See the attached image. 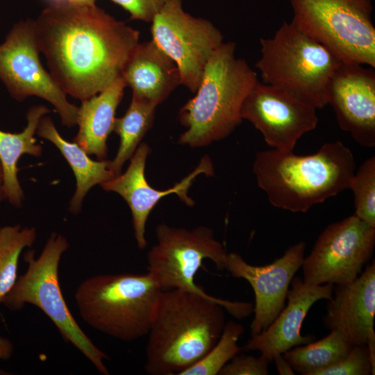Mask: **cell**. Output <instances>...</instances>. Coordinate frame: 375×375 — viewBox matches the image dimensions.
<instances>
[{
  "mask_svg": "<svg viewBox=\"0 0 375 375\" xmlns=\"http://www.w3.org/2000/svg\"><path fill=\"white\" fill-rule=\"evenodd\" d=\"M40 51L67 95L81 101L121 76L140 32L88 4L48 5L33 19Z\"/></svg>",
  "mask_w": 375,
  "mask_h": 375,
  "instance_id": "cell-1",
  "label": "cell"
},
{
  "mask_svg": "<svg viewBox=\"0 0 375 375\" xmlns=\"http://www.w3.org/2000/svg\"><path fill=\"white\" fill-rule=\"evenodd\" d=\"M225 310L241 319L253 312V304L180 290L162 291L147 333L146 372L178 375L199 361L219 338Z\"/></svg>",
  "mask_w": 375,
  "mask_h": 375,
  "instance_id": "cell-2",
  "label": "cell"
},
{
  "mask_svg": "<svg viewBox=\"0 0 375 375\" xmlns=\"http://www.w3.org/2000/svg\"><path fill=\"white\" fill-rule=\"evenodd\" d=\"M355 171L354 156L341 141L325 143L306 156L273 149L259 151L253 164L269 203L292 212H306L349 189Z\"/></svg>",
  "mask_w": 375,
  "mask_h": 375,
  "instance_id": "cell-3",
  "label": "cell"
},
{
  "mask_svg": "<svg viewBox=\"0 0 375 375\" xmlns=\"http://www.w3.org/2000/svg\"><path fill=\"white\" fill-rule=\"evenodd\" d=\"M235 44L223 42L205 67L194 97L181 108L180 122L187 129L178 143L202 147L231 134L242 121L241 108L258 80L243 58L235 56Z\"/></svg>",
  "mask_w": 375,
  "mask_h": 375,
  "instance_id": "cell-4",
  "label": "cell"
},
{
  "mask_svg": "<svg viewBox=\"0 0 375 375\" xmlns=\"http://www.w3.org/2000/svg\"><path fill=\"white\" fill-rule=\"evenodd\" d=\"M162 292L148 272L100 274L82 281L74 299L89 326L129 342L147 335Z\"/></svg>",
  "mask_w": 375,
  "mask_h": 375,
  "instance_id": "cell-5",
  "label": "cell"
},
{
  "mask_svg": "<svg viewBox=\"0 0 375 375\" xmlns=\"http://www.w3.org/2000/svg\"><path fill=\"white\" fill-rule=\"evenodd\" d=\"M256 64L262 83L281 88L317 109L328 104L333 78L341 62L329 49L284 22L270 38H260Z\"/></svg>",
  "mask_w": 375,
  "mask_h": 375,
  "instance_id": "cell-6",
  "label": "cell"
},
{
  "mask_svg": "<svg viewBox=\"0 0 375 375\" xmlns=\"http://www.w3.org/2000/svg\"><path fill=\"white\" fill-rule=\"evenodd\" d=\"M68 248L67 239L53 232L38 257L33 250L26 251L23 258L28 264L27 269L17 277L2 304L12 311H19L28 303L38 307L51 320L64 340L81 351L99 372L109 375L105 365L109 356L78 324L61 291L59 264Z\"/></svg>",
  "mask_w": 375,
  "mask_h": 375,
  "instance_id": "cell-7",
  "label": "cell"
},
{
  "mask_svg": "<svg viewBox=\"0 0 375 375\" xmlns=\"http://www.w3.org/2000/svg\"><path fill=\"white\" fill-rule=\"evenodd\" d=\"M292 22L341 62L375 67L372 0H290Z\"/></svg>",
  "mask_w": 375,
  "mask_h": 375,
  "instance_id": "cell-8",
  "label": "cell"
},
{
  "mask_svg": "<svg viewBox=\"0 0 375 375\" xmlns=\"http://www.w3.org/2000/svg\"><path fill=\"white\" fill-rule=\"evenodd\" d=\"M157 243L147 253V272L162 291L180 290L208 295L194 278L206 259L218 270L226 269L227 253L215 240L212 229L198 226L192 229L165 224L156 227Z\"/></svg>",
  "mask_w": 375,
  "mask_h": 375,
  "instance_id": "cell-9",
  "label": "cell"
},
{
  "mask_svg": "<svg viewBox=\"0 0 375 375\" xmlns=\"http://www.w3.org/2000/svg\"><path fill=\"white\" fill-rule=\"evenodd\" d=\"M33 19L16 23L0 44V80L12 98L22 101L35 96L50 103L67 127L77 124L78 107L43 67Z\"/></svg>",
  "mask_w": 375,
  "mask_h": 375,
  "instance_id": "cell-10",
  "label": "cell"
},
{
  "mask_svg": "<svg viewBox=\"0 0 375 375\" xmlns=\"http://www.w3.org/2000/svg\"><path fill=\"white\" fill-rule=\"evenodd\" d=\"M151 40L178 67L181 85L196 92L210 56L224 42L209 20L185 12L181 0H170L151 21Z\"/></svg>",
  "mask_w": 375,
  "mask_h": 375,
  "instance_id": "cell-11",
  "label": "cell"
},
{
  "mask_svg": "<svg viewBox=\"0 0 375 375\" xmlns=\"http://www.w3.org/2000/svg\"><path fill=\"white\" fill-rule=\"evenodd\" d=\"M375 227L355 214L326 226L318 236L301 267L303 281L311 285H347L353 282L370 260Z\"/></svg>",
  "mask_w": 375,
  "mask_h": 375,
  "instance_id": "cell-12",
  "label": "cell"
},
{
  "mask_svg": "<svg viewBox=\"0 0 375 375\" xmlns=\"http://www.w3.org/2000/svg\"><path fill=\"white\" fill-rule=\"evenodd\" d=\"M317 110L290 92L258 80L245 97L240 114L272 149L290 152L305 133L316 128Z\"/></svg>",
  "mask_w": 375,
  "mask_h": 375,
  "instance_id": "cell-13",
  "label": "cell"
},
{
  "mask_svg": "<svg viewBox=\"0 0 375 375\" xmlns=\"http://www.w3.org/2000/svg\"><path fill=\"white\" fill-rule=\"evenodd\" d=\"M305 249V242H299L272 263L261 266L247 263L238 253L227 254L226 269L234 278L246 280L254 292L251 337L267 329L285 306L289 286L301 267Z\"/></svg>",
  "mask_w": 375,
  "mask_h": 375,
  "instance_id": "cell-14",
  "label": "cell"
},
{
  "mask_svg": "<svg viewBox=\"0 0 375 375\" xmlns=\"http://www.w3.org/2000/svg\"><path fill=\"white\" fill-rule=\"evenodd\" d=\"M150 152L151 149L147 143H140L130 158L126 170L101 184L104 190L117 193L128 205L134 235L140 249H144L147 245L146 224L158 203L163 197L175 194L188 206H194V201L188 194L194 180L201 174L207 176L214 174L212 161L205 156L197 167L181 181L167 190H157L148 183L145 176L146 161Z\"/></svg>",
  "mask_w": 375,
  "mask_h": 375,
  "instance_id": "cell-15",
  "label": "cell"
},
{
  "mask_svg": "<svg viewBox=\"0 0 375 375\" xmlns=\"http://www.w3.org/2000/svg\"><path fill=\"white\" fill-rule=\"evenodd\" d=\"M330 104L339 126L365 147L375 146V72L342 62L331 81Z\"/></svg>",
  "mask_w": 375,
  "mask_h": 375,
  "instance_id": "cell-16",
  "label": "cell"
},
{
  "mask_svg": "<svg viewBox=\"0 0 375 375\" xmlns=\"http://www.w3.org/2000/svg\"><path fill=\"white\" fill-rule=\"evenodd\" d=\"M290 285L287 293V305L267 329L251 337L242 347L245 351L260 352L269 363L275 356L296 346L315 341L313 335H301L302 324L315 303L329 300L333 294V284L311 285L295 276Z\"/></svg>",
  "mask_w": 375,
  "mask_h": 375,
  "instance_id": "cell-17",
  "label": "cell"
},
{
  "mask_svg": "<svg viewBox=\"0 0 375 375\" xmlns=\"http://www.w3.org/2000/svg\"><path fill=\"white\" fill-rule=\"evenodd\" d=\"M375 262L352 283L336 285L328 300L323 324L338 331L353 344L375 346Z\"/></svg>",
  "mask_w": 375,
  "mask_h": 375,
  "instance_id": "cell-18",
  "label": "cell"
},
{
  "mask_svg": "<svg viewBox=\"0 0 375 375\" xmlns=\"http://www.w3.org/2000/svg\"><path fill=\"white\" fill-rule=\"evenodd\" d=\"M121 76L132 97L156 106L181 85L177 66L152 40L138 43Z\"/></svg>",
  "mask_w": 375,
  "mask_h": 375,
  "instance_id": "cell-19",
  "label": "cell"
},
{
  "mask_svg": "<svg viewBox=\"0 0 375 375\" xmlns=\"http://www.w3.org/2000/svg\"><path fill=\"white\" fill-rule=\"evenodd\" d=\"M126 87L120 76L98 94L82 100L78 107V130L73 142L99 160L107 156V139L113 131L116 110Z\"/></svg>",
  "mask_w": 375,
  "mask_h": 375,
  "instance_id": "cell-20",
  "label": "cell"
},
{
  "mask_svg": "<svg viewBox=\"0 0 375 375\" xmlns=\"http://www.w3.org/2000/svg\"><path fill=\"white\" fill-rule=\"evenodd\" d=\"M36 134L53 144L72 168L76 185L69 201V210L74 215L78 214L88 191L94 185H101L115 176L110 167V160L91 159L78 144L69 142L60 135L49 116L41 118Z\"/></svg>",
  "mask_w": 375,
  "mask_h": 375,
  "instance_id": "cell-21",
  "label": "cell"
},
{
  "mask_svg": "<svg viewBox=\"0 0 375 375\" xmlns=\"http://www.w3.org/2000/svg\"><path fill=\"white\" fill-rule=\"evenodd\" d=\"M50 112L45 106L29 108L27 124L22 132L9 133L0 130V161L3 171L4 190L6 199L15 207H20L24 199L18 179L17 162L22 156H40L42 147L35 138L41 118Z\"/></svg>",
  "mask_w": 375,
  "mask_h": 375,
  "instance_id": "cell-22",
  "label": "cell"
},
{
  "mask_svg": "<svg viewBox=\"0 0 375 375\" xmlns=\"http://www.w3.org/2000/svg\"><path fill=\"white\" fill-rule=\"evenodd\" d=\"M353 344L338 331H331L326 337L305 346L292 348L282 353L294 371L303 375H315L344 358Z\"/></svg>",
  "mask_w": 375,
  "mask_h": 375,
  "instance_id": "cell-23",
  "label": "cell"
},
{
  "mask_svg": "<svg viewBox=\"0 0 375 375\" xmlns=\"http://www.w3.org/2000/svg\"><path fill=\"white\" fill-rule=\"evenodd\" d=\"M157 106L132 97L125 114L115 118L113 131L119 137V145L110 167L115 176L119 174L145 134L153 126Z\"/></svg>",
  "mask_w": 375,
  "mask_h": 375,
  "instance_id": "cell-24",
  "label": "cell"
},
{
  "mask_svg": "<svg viewBox=\"0 0 375 375\" xmlns=\"http://www.w3.org/2000/svg\"><path fill=\"white\" fill-rule=\"evenodd\" d=\"M36 237L34 227H22L20 224L0 227V306L17 279L22 251L31 247Z\"/></svg>",
  "mask_w": 375,
  "mask_h": 375,
  "instance_id": "cell-25",
  "label": "cell"
},
{
  "mask_svg": "<svg viewBox=\"0 0 375 375\" xmlns=\"http://www.w3.org/2000/svg\"><path fill=\"white\" fill-rule=\"evenodd\" d=\"M244 331V328L241 324L234 321L226 322L219 338L211 349L178 375L219 374L222 367L241 351L238 341Z\"/></svg>",
  "mask_w": 375,
  "mask_h": 375,
  "instance_id": "cell-26",
  "label": "cell"
},
{
  "mask_svg": "<svg viewBox=\"0 0 375 375\" xmlns=\"http://www.w3.org/2000/svg\"><path fill=\"white\" fill-rule=\"evenodd\" d=\"M349 189L353 194L354 214L375 227V157L366 159L355 171Z\"/></svg>",
  "mask_w": 375,
  "mask_h": 375,
  "instance_id": "cell-27",
  "label": "cell"
},
{
  "mask_svg": "<svg viewBox=\"0 0 375 375\" xmlns=\"http://www.w3.org/2000/svg\"><path fill=\"white\" fill-rule=\"evenodd\" d=\"M367 344H355L341 361L317 372L315 375H369L374 374Z\"/></svg>",
  "mask_w": 375,
  "mask_h": 375,
  "instance_id": "cell-28",
  "label": "cell"
},
{
  "mask_svg": "<svg viewBox=\"0 0 375 375\" xmlns=\"http://www.w3.org/2000/svg\"><path fill=\"white\" fill-rule=\"evenodd\" d=\"M269 362L265 357L247 355L235 356L220 370L219 375H267Z\"/></svg>",
  "mask_w": 375,
  "mask_h": 375,
  "instance_id": "cell-29",
  "label": "cell"
},
{
  "mask_svg": "<svg viewBox=\"0 0 375 375\" xmlns=\"http://www.w3.org/2000/svg\"><path fill=\"white\" fill-rule=\"evenodd\" d=\"M126 10L131 19L151 22L155 15L170 0H111Z\"/></svg>",
  "mask_w": 375,
  "mask_h": 375,
  "instance_id": "cell-30",
  "label": "cell"
},
{
  "mask_svg": "<svg viewBox=\"0 0 375 375\" xmlns=\"http://www.w3.org/2000/svg\"><path fill=\"white\" fill-rule=\"evenodd\" d=\"M275 362L276 368L280 375H294V371L283 358L282 354L275 356L273 359Z\"/></svg>",
  "mask_w": 375,
  "mask_h": 375,
  "instance_id": "cell-31",
  "label": "cell"
},
{
  "mask_svg": "<svg viewBox=\"0 0 375 375\" xmlns=\"http://www.w3.org/2000/svg\"><path fill=\"white\" fill-rule=\"evenodd\" d=\"M13 351L12 342L8 338L0 336V361L8 360Z\"/></svg>",
  "mask_w": 375,
  "mask_h": 375,
  "instance_id": "cell-32",
  "label": "cell"
},
{
  "mask_svg": "<svg viewBox=\"0 0 375 375\" xmlns=\"http://www.w3.org/2000/svg\"><path fill=\"white\" fill-rule=\"evenodd\" d=\"M48 2V5L53 4H96L97 0H45Z\"/></svg>",
  "mask_w": 375,
  "mask_h": 375,
  "instance_id": "cell-33",
  "label": "cell"
},
{
  "mask_svg": "<svg viewBox=\"0 0 375 375\" xmlns=\"http://www.w3.org/2000/svg\"><path fill=\"white\" fill-rule=\"evenodd\" d=\"M6 199L4 190L3 171L0 161V202Z\"/></svg>",
  "mask_w": 375,
  "mask_h": 375,
  "instance_id": "cell-34",
  "label": "cell"
}]
</instances>
